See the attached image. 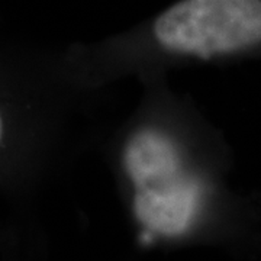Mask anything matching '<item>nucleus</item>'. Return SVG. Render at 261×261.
<instances>
[{"instance_id":"f257e3e1","label":"nucleus","mask_w":261,"mask_h":261,"mask_svg":"<svg viewBox=\"0 0 261 261\" xmlns=\"http://www.w3.org/2000/svg\"><path fill=\"white\" fill-rule=\"evenodd\" d=\"M123 163L141 224L167 237L187 231L199 211L200 187L183 168L174 142L160 130L142 129L128 142Z\"/></svg>"},{"instance_id":"f03ea898","label":"nucleus","mask_w":261,"mask_h":261,"mask_svg":"<svg viewBox=\"0 0 261 261\" xmlns=\"http://www.w3.org/2000/svg\"><path fill=\"white\" fill-rule=\"evenodd\" d=\"M170 51L211 58L261 42V0H181L154 25Z\"/></svg>"},{"instance_id":"7ed1b4c3","label":"nucleus","mask_w":261,"mask_h":261,"mask_svg":"<svg viewBox=\"0 0 261 261\" xmlns=\"http://www.w3.org/2000/svg\"><path fill=\"white\" fill-rule=\"evenodd\" d=\"M0 134H2V123H0Z\"/></svg>"}]
</instances>
